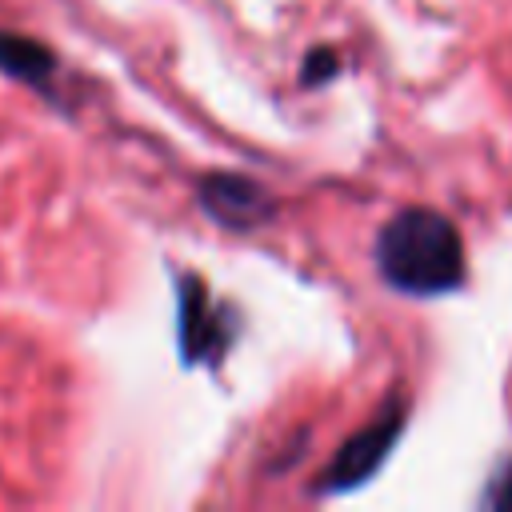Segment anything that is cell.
<instances>
[{"mask_svg":"<svg viewBox=\"0 0 512 512\" xmlns=\"http://www.w3.org/2000/svg\"><path fill=\"white\" fill-rule=\"evenodd\" d=\"M204 208L224 224V228H256L260 220L272 216V200L268 192L248 180V176H232V172H216L204 180L200 192Z\"/></svg>","mask_w":512,"mask_h":512,"instance_id":"4","label":"cell"},{"mask_svg":"<svg viewBox=\"0 0 512 512\" xmlns=\"http://www.w3.org/2000/svg\"><path fill=\"white\" fill-rule=\"evenodd\" d=\"M376 268L404 296H444L464 280V248L440 212L404 208L376 236Z\"/></svg>","mask_w":512,"mask_h":512,"instance_id":"1","label":"cell"},{"mask_svg":"<svg viewBox=\"0 0 512 512\" xmlns=\"http://www.w3.org/2000/svg\"><path fill=\"white\" fill-rule=\"evenodd\" d=\"M400 432H404V404L392 396V400L376 412V420H368L356 436L344 440V448H340V452L328 460V468L316 476L312 492H316V496H336V492H352V488L368 484V480L384 468V460L392 456Z\"/></svg>","mask_w":512,"mask_h":512,"instance_id":"2","label":"cell"},{"mask_svg":"<svg viewBox=\"0 0 512 512\" xmlns=\"http://www.w3.org/2000/svg\"><path fill=\"white\" fill-rule=\"evenodd\" d=\"M484 504H496V508H512V464H508L500 476H492V488H488Z\"/></svg>","mask_w":512,"mask_h":512,"instance_id":"6","label":"cell"},{"mask_svg":"<svg viewBox=\"0 0 512 512\" xmlns=\"http://www.w3.org/2000/svg\"><path fill=\"white\" fill-rule=\"evenodd\" d=\"M176 332H180V352L188 364H208L220 360L232 344V316L208 296V288L196 276H184L180 288V308H176Z\"/></svg>","mask_w":512,"mask_h":512,"instance_id":"3","label":"cell"},{"mask_svg":"<svg viewBox=\"0 0 512 512\" xmlns=\"http://www.w3.org/2000/svg\"><path fill=\"white\" fill-rule=\"evenodd\" d=\"M0 68H4L8 76L24 80V84L44 88V80L52 76V56H48L40 44L24 40V36L0 32Z\"/></svg>","mask_w":512,"mask_h":512,"instance_id":"5","label":"cell"}]
</instances>
